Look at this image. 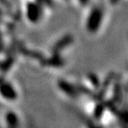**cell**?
<instances>
[{
    "instance_id": "obj_1",
    "label": "cell",
    "mask_w": 128,
    "mask_h": 128,
    "mask_svg": "<svg viewBox=\"0 0 128 128\" xmlns=\"http://www.w3.org/2000/svg\"><path fill=\"white\" fill-rule=\"evenodd\" d=\"M102 20V12L98 8H95L90 12L86 22V28L90 32H96L99 28Z\"/></svg>"
},
{
    "instance_id": "obj_2",
    "label": "cell",
    "mask_w": 128,
    "mask_h": 128,
    "mask_svg": "<svg viewBox=\"0 0 128 128\" xmlns=\"http://www.w3.org/2000/svg\"><path fill=\"white\" fill-rule=\"evenodd\" d=\"M27 17L29 19L30 22H37L39 21L41 15H42V11L39 7V5L36 2H28L27 4Z\"/></svg>"
},
{
    "instance_id": "obj_3",
    "label": "cell",
    "mask_w": 128,
    "mask_h": 128,
    "mask_svg": "<svg viewBox=\"0 0 128 128\" xmlns=\"http://www.w3.org/2000/svg\"><path fill=\"white\" fill-rule=\"evenodd\" d=\"M0 94L4 98L7 100H15L17 98V92L9 83H1L0 84Z\"/></svg>"
},
{
    "instance_id": "obj_4",
    "label": "cell",
    "mask_w": 128,
    "mask_h": 128,
    "mask_svg": "<svg viewBox=\"0 0 128 128\" xmlns=\"http://www.w3.org/2000/svg\"><path fill=\"white\" fill-rule=\"evenodd\" d=\"M58 86H59L61 90H62L65 93L68 94L69 96H73V97L76 96L78 92H76V89L74 88L71 84L66 82L65 81H60L59 83H58Z\"/></svg>"
},
{
    "instance_id": "obj_5",
    "label": "cell",
    "mask_w": 128,
    "mask_h": 128,
    "mask_svg": "<svg viewBox=\"0 0 128 128\" xmlns=\"http://www.w3.org/2000/svg\"><path fill=\"white\" fill-rule=\"evenodd\" d=\"M72 42V38L69 35L66 36V37H64L62 39H61L59 42L54 46L53 50H54L55 52H58L61 49H63V48H65L66 46L70 44Z\"/></svg>"
},
{
    "instance_id": "obj_6",
    "label": "cell",
    "mask_w": 128,
    "mask_h": 128,
    "mask_svg": "<svg viewBox=\"0 0 128 128\" xmlns=\"http://www.w3.org/2000/svg\"><path fill=\"white\" fill-rule=\"evenodd\" d=\"M7 123L11 126H17L18 125V119L16 116V114L12 112H8L6 116Z\"/></svg>"
},
{
    "instance_id": "obj_7",
    "label": "cell",
    "mask_w": 128,
    "mask_h": 128,
    "mask_svg": "<svg viewBox=\"0 0 128 128\" xmlns=\"http://www.w3.org/2000/svg\"><path fill=\"white\" fill-rule=\"evenodd\" d=\"M104 111V106L102 104L97 105L95 111H94V116H96V118H100L102 114V112Z\"/></svg>"
},
{
    "instance_id": "obj_8",
    "label": "cell",
    "mask_w": 128,
    "mask_h": 128,
    "mask_svg": "<svg viewBox=\"0 0 128 128\" xmlns=\"http://www.w3.org/2000/svg\"><path fill=\"white\" fill-rule=\"evenodd\" d=\"M89 79L91 80V82L95 86H99V81H98V78L94 75V74H91L89 76Z\"/></svg>"
},
{
    "instance_id": "obj_9",
    "label": "cell",
    "mask_w": 128,
    "mask_h": 128,
    "mask_svg": "<svg viewBox=\"0 0 128 128\" xmlns=\"http://www.w3.org/2000/svg\"><path fill=\"white\" fill-rule=\"evenodd\" d=\"M38 2H41V4H46V5H51L52 4V0H38Z\"/></svg>"
},
{
    "instance_id": "obj_10",
    "label": "cell",
    "mask_w": 128,
    "mask_h": 128,
    "mask_svg": "<svg viewBox=\"0 0 128 128\" xmlns=\"http://www.w3.org/2000/svg\"><path fill=\"white\" fill-rule=\"evenodd\" d=\"M88 0H80V2H81L82 4H86V2H88Z\"/></svg>"
}]
</instances>
